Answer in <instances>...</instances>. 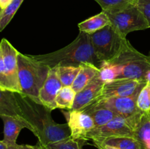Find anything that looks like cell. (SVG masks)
<instances>
[{"mask_svg":"<svg viewBox=\"0 0 150 149\" xmlns=\"http://www.w3.org/2000/svg\"><path fill=\"white\" fill-rule=\"evenodd\" d=\"M76 92L71 86H62L56 97L57 108L71 110L74 104Z\"/></svg>","mask_w":150,"mask_h":149,"instance_id":"44dd1931","label":"cell"},{"mask_svg":"<svg viewBox=\"0 0 150 149\" xmlns=\"http://www.w3.org/2000/svg\"><path fill=\"white\" fill-rule=\"evenodd\" d=\"M2 115L23 118L17 93L0 89V116Z\"/></svg>","mask_w":150,"mask_h":149,"instance_id":"9a60e30c","label":"cell"},{"mask_svg":"<svg viewBox=\"0 0 150 149\" xmlns=\"http://www.w3.org/2000/svg\"><path fill=\"white\" fill-rule=\"evenodd\" d=\"M32 57L50 68L59 66L79 67L83 63H90L100 69L103 63L95 54L89 35L81 32L77 37L64 48L49 53L32 56Z\"/></svg>","mask_w":150,"mask_h":149,"instance_id":"7a4b0ae2","label":"cell"},{"mask_svg":"<svg viewBox=\"0 0 150 149\" xmlns=\"http://www.w3.org/2000/svg\"><path fill=\"white\" fill-rule=\"evenodd\" d=\"M137 106L141 111L150 113V83H146L141 90L137 99Z\"/></svg>","mask_w":150,"mask_h":149,"instance_id":"4316f807","label":"cell"},{"mask_svg":"<svg viewBox=\"0 0 150 149\" xmlns=\"http://www.w3.org/2000/svg\"><path fill=\"white\" fill-rule=\"evenodd\" d=\"M99 149H119L117 148L113 147V146H109V145H98L97 146Z\"/></svg>","mask_w":150,"mask_h":149,"instance_id":"4dcf8cb0","label":"cell"},{"mask_svg":"<svg viewBox=\"0 0 150 149\" xmlns=\"http://www.w3.org/2000/svg\"><path fill=\"white\" fill-rule=\"evenodd\" d=\"M0 149H8V145L3 140H0Z\"/></svg>","mask_w":150,"mask_h":149,"instance_id":"1f68e13d","label":"cell"},{"mask_svg":"<svg viewBox=\"0 0 150 149\" xmlns=\"http://www.w3.org/2000/svg\"><path fill=\"white\" fill-rule=\"evenodd\" d=\"M110 20L108 16L105 12L102 11L99 14L92 16L89 18L83 20L79 23V32H83L90 35L100 30L105 26L110 24Z\"/></svg>","mask_w":150,"mask_h":149,"instance_id":"ac0fdd59","label":"cell"},{"mask_svg":"<svg viewBox=\"0 0 150 149\" xmlns=\"http://www.w3.org/2000/svg\"><path fill=\"white\" fill-rule=\"evenodd\" d=\"M70 130V137L75 140H87L88 133L95 127L92 117L83 110H69L63 112Z\"/></svg>","mask_w":150,"mask_h":149,"instance_id":"8fae6325","label":"cell"},{"mask_svg":"<svg viewBox=\"0 0 150 149\" xmlns=\"http://www.w3.org/2000/svg\"><path fill=\"white\" fill-rule=\"evenodd\" d=\"M86 140H75L70 138L66 139L58 143H52L45 146V149H83V145Z\"/></svg>","mask_w":150,"mask_h":149,"instance_id":"d4e9b609","label":"cell"},{"mask_svg":"<svg viewBox=\"0 0 150 149\" xmlns=\"http://www.w3.org/2000/svg\"><path fill=\"white\" fill-rule=\"evenodd\" d=\"M120 70L118 79L127 78L145 81V74L150 70L149 56L142 53L130 43L112 61Z\"/></svg>","mask_w":150,"mask_h":149,"instance_id":"5b68a950","label":"cell"},{"mask_svg":"<svg viewBox=\"0 0 150 149\" xmlns=\"http://www.w3.org/2000/svg\"><path fill=\"white\" fill-rule=\"evenodd\" d=\"M4 123V139L3 141L8 146L15 145L19 133L23 129L26 128L31 131V127L23 118L2 115L0 116Z\"/></svg>","mask_w":150,"mask_h":149,"instance_id":"5bb4252c","label":"cell"},{"mask_svg":"<svg viewBox=\"0 0 150 149\" xmlns=\"http://www.w3.org/2000/svg\"><path fill=\"white\" fill-rule=\"evenodd\" d=\"M56 67L62 86H72L75 79L79 74L80 66H59Z\"/></svg>","mask_w":150,"mask_h":149,"instance_id":"7402d4cb","label":"cell"},{"mask_svg":"<svg viewBox=\"0 0 150 149\" xmlns=\"http://www.w3.org/2000/svg\"><path fill=\"white\" fill-rule=\"evenodd\" d=\"M18 51L7 39L0 42V89L21 93L18 69Z\"/></svg>","mask_w":150,"mask_h":149,"instance_id":"8992f818","label":"cell"},{"mask_svg":"<svg viewBox=\"0 0 150 149\" xmlns=\"http://www.w3.org/2000/svg\"><path fill=\"white\" fill-rule=\"evenodd\" d=\"M141 115L132 119H126L122 117L117 116L105 125L95 127L92 131L88 133L86 140H91L94 143L101 141L109 137H133L134 127Z\"/></svg>","mask_w":150,"mask_h":149,"instance_id":"ba28073f","label":"cell"},{"mask_svg":"<svg viewBox=\"0 0 150 149\" xmlns=\"http://www.w3.org/2000/svg\"><path fill=\"white\" fill-rule=\"evenodd\" d=\"M23 0H13L0 15V32L4 30L20 7Z\"/></svg>","mask_w":150,"mask_h":149,"instance_id":"603a6c76","label":"cell"},{"mask_svg":"<svg viewBox=\"0 0 150 149\" xmlns=\"http://www.w3.org/2000/svg\"><path fill=\"white\" fill-rule=\"evenodd\" d=\"M104 84L105 82L101 79L98 73L85 87L76 93L74 104L71 110H83L92 105L99 96Z\"/></svg>","mask_w":150,"mask_h":149,"instance_id":"7c38bea8","label":"cell"},{"mask_svg":"<svg viewBox=\"0 0 150 149\" xmlns=\"http://www.w3.org/2000/svg\"><path fill=\"white\" fill-rule=\"evenodd\" d=\"M100 76L105 83L119 78L120 70L117 66L108 61H103L100 67Z\"/></svg>","mask_w":150,"mask_h":149,"instance_id":"cb8c5ba5","label":"cell"},{"mask_svg":"<svg viewBox=\"0 0 150 149\" xmlns=\"http://www.w3.org/2000/svg\"><path fill=\"white\" fill-rule=\"evenodd\" d=\"M133 137L142 149H150V113L143 112L134 127Z\"/></svg>","mask_w":150,"mask_h":149,"instance_id":"2e32d148","label":"cell"},{"mask_svg":"<svg viewBox=\"0 0 150 149\" xmlns=\"http://www.w3.org/2000/svg\"><path fill=\"white\" fill-rule=\"evenodd\" d=\"M100 4L102 11L110 12L122 8L128 4L136 2V0H95Z\"/></svg>","mask_w":150,"mask_h":149,"instance_id":"484cf974","label":"cell"},{"mask_svg":"<svg viewBox=\"0 0 150 149\" xmlns=\"http://www.w3.org/2000/svg\"><path fill=\"white\" fill-rule=\"evenodd\" d=\"M95 145H109L119 149H142L139 142L131 137H114L99 142H94Z\"/></svg>","mask_w":150,"mask_h":149,"instance_id":"ffe728a7","label":"cell"},{"mask_svg":"<svg viewBox=\"0 0 150 149\" xmlns=\"http://www.w3.org/2000/svg\"><path fill=\"white\" fill-rule=\"evenodd\" d=\"M139 93L140 92L130 96L104 99L89 106L98 105L105 107L115 112L118 116L122 117L126 119H132L137 118L144 112L141 111L137 106V99Z\"/></svg>","mask_w":150,"mask_h":149,"instance_id":"30bf717a","label":"cell"},{"mask_svg":"<svg viewBox=\"0 0 150 149\" xmlns=\"http://www.w3.org/2000/svg\"><path fill=\"white\" fill-rule=\"evenodd\" d=\"M83 111L89 114L93 119L95 127L103 126L114 119L118 115L112 110L105 107L93 105L89 106L83 110Z\"/></svg>","mask_w":150,"mask_h":149,"instance_id":"d6986e66","label":"cell"},{"mask_svg":"<svg viewBox=\"0 0 150 149\" xmlns=\"http://www.w3.org/2000/svg\"><path fill=\"white\" fill-rule=\"evenodd\" d=\"M62 87V84L57 74V67L51 68L48 77L40 91L39 100L40 103L51 110H55L57 108L56 97Z\"/></svg>","mask_w":150,"mask_h":149,"instance_id":"4fadbf2b","label":"cell"},{"mask_svg":"<svg viewBox=\"0 0 150 149\" xmlns=\"http://www.w3.org/2000/svg\"><path fill=\"white\" fill-rule=\"evenodd\" d=\"M105 13L108 16L111 24L125 37L130 32L149 28L147 20L138 7L136 2Z\"/></svg>","mask_w":150,"mask_h":149,"instance_id":"52a82bcc","label":"cell"},{"mask_svg":"<svg viewBox=\"0 0 150 149\" xmlns=\"http://www.w3.org/2000/svg\"><path fill=\"white\" fill-rule=\"evenodd\" d=\"M18 69L22 94L29 96L35 102H40V91L51 68L34 58L32 55H25L18 52Z\"/></svg>","mask_w":150,"mask_h":149,"instance_id":"3957f363","label":"cell"},{"mask_svg":"<svg viewBox=\"0 0 150 149\" xmlns=\"http://www.w3.org/2000/svg\"><path fill=\"white\" fill-rule=\"evenodd\" d=\"M100 69L90 63H83L80 65V70L71 87L77 93L86 86L97 74Z\"/></svg>","mask_w":150,"mask_h":149,"instance_id":"e0dca14e","label":"cell"},{"mask_svg":"<svg viewBox=\"0 0 150 149\" xmlns=\"http://www.w3.org/2000/svg\"><path fill=\"white\" fill-rule=\"evenodd\" d=\"M148 56H149V58H150V51H149V55H148Z\"/></svg>","mask_w":150,"mask_h":149,"instance_id":"836d02e7","label":"cell"},{"mask_svg":"<svg viewBox=\"0 0 150 149\" xmlns=\"http://www.w3.org/2000/svg\"><path fill=\"white\" fill-rule=\"evenodd\" d=\"M89 37L95 54L101 62L112 61L130 43L111 23L90 34Z\"/></svg>","mask_w":150,"mask_h":149,"instance_id":"277c9868","label":"cell"},{"mask_svg":"<svg viewBox=\"0 0 150 149\" xmlns=\"http://www.w3.org/2000/svg\"><path fill=\"white\" fill-rule=\"evenodd\" d=\"M146 83L142 80L127 78L116 79L107 82L103 85L99 96L92 104L108 98L133 96L140 92Z\"/></svg>","mask_w":150,"mask_h":149,"instance_id":"9c48e42d","label":"cell"},{"mask_svg":"<svg viewBox=\"0 0 150 149\" xmlns=\"http://www.w3.org/2000/svg\"><path fill=\"white\" fill-rule=\"evenodd\" d=\"M17 96L23 118L30 125L31 131L42 147L70 138L71 133L68 124L56 123L51 116V110L26 95L17 93Z\"/></svg>","mask_w":150,"mask_h":149,"instance_id":"6da1fadb","label":"cell"},{"mask_svg":"<svg viewBox=\"0 0 150 149\" xmlns=\"http://www.w3.org/2000/svg\"><path fill=\"white\" fill-rule=\"evenodd\" d=\"M13 1V0H0V15L1 12Z\"/></svg>","mask_w":150,"mask_h":149,"instance_id":"f546056e","label":"cell"},{"mask_svg":"<svg viewBox=\"0 0 150 149\" xmlns=\"http://www.w3.org/2000/svg\"><path fill=\"white\" fill-rule=\"evenodd\" d=\"M136 4L147 20L150 28V0H136Z\"/></svg>","mask_w":150,"mask_h":149,"instance_id":"83f0119b","label":"cell"},{"mask_svg":"<svg viewBox=\"0 0 150 149\" xmlns=\"http://www.w3.org/2000/svg\"><path fill=\"white\" fill-rule=\"evenodd\" d=\"M8 149H45L41 145L38 143L35 145H18L8 146Z\"/></svg>","mask_w":150,"mask_h":149,"instance_id":"f1b7e54d","label":"cell"},{"mask_svg":"<svg viewBox=\"0 0 150 149\" xmlns=\"http://www.w3.org/2000/svg\"><path fill=\"white\" fill-rule=\"evenodd\" d=\"M144 80L146 83H150V70L147 72L145 74V77H144Z\"/></svg>","mask_w":150,"mask_h":149,"instance_id":"d6a6232c","label":"cell"}]
</instances>
